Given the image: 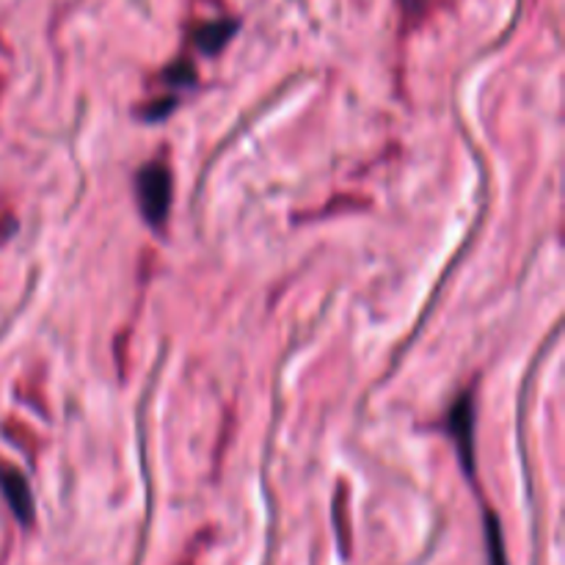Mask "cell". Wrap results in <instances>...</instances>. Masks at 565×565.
<instances>
[{
	"label": "cell",
	"mask_w": 565,
	"mask_h": 565,
	"mask_svg": "<svg viewBox=\"0 0 565 565\" xmlns=\"http://www.w3.org/2000/svg\"><path fill=\"white\" fill-rule=\"evenodd\" d=\"M136 196L138 207H141L143 221L154 230L163 226V221L169 218L171 210V171L169 166L154 160V163L141 166V171L136 174Z\"/></svg>",
	"instance_id": "obj_1"
},
{
	"label": "cell",
	"mask_w": 565,
	"mask_h": 565,
	"mask_svg": "<svg viewBox=\"0 0 565 565\" xmlns=\"http://www.w3.org/2000/svg\"><path fill=\"white\" fill-rule=\"evenodd\" d=\"M447 430L452 436V445H456L458 458H461L463 469L472 478L475 475V408L472 397L463 395L461 401L452 403L450 414H447Z\"/></svg>",
	"instance_id": "obj_2"
},
{
	"label": "cell",
	"mask_w": 565,
	"mask_h": 565,
	"mask_svg": "<svg viewBox=\"0 0 565 565\" xmlns=\"http://www.w3.org/2000/svg\"><path fill=\"white\" fill-rule=\"evenodd\" d=\"M0 491H3V497L9 500L14 516L28 527V524L33 522V502H31V489H28L25 478H22L17 469L0 467Z\"/></svg>",
	"instance_id": "obj_3"
},
{
	"label": "cell",
	"mask_w": 565,
	"mask_h": 565,
	"mask_svg": "<svg viewBox=\"0 0 565 565\" xmlns=\"http://www.w3.org/2000/svg\"><path fill=\"white\" fill-rule=\"evenodd\" d=\"M235 31H237V22H232V20L207 22V25H202L193 31V42L199 44V50H202V53L213 55V53H218L226 42H230L232 33Z\"/></svg>",
	"instance_id": "obj_4"
}]
</instances>
